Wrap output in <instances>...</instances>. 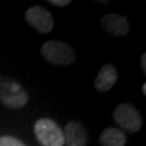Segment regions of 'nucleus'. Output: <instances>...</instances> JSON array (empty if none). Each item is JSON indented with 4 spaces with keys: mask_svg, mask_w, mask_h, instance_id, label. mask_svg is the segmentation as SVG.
<instances>
[{
    "mask_svg": "<svg viewBox=\"0 0 146 146\" xmlns=\"http://www.w3.org/2000/svg\"><path fill=\"white\" fill-rule=\"evenodd\" d=\"M29 100L28 93L20 84L7 76H0V102L13 110L24 107Z\"/></svg>",
    "mask_w": 146,
    "mask_h": 146,
    "instance_id": "obj_1",
    "label": "nucleus"
},
{
    "mask_svg": "<svg viewBox=\"0 0 146 146\" xmlns=\"http://www.w3.org/2000/svg\"><path fill=\"white\" fill-rule=\"evenodd\" d=\"M41 54L48 62L60 66L72 65L77 58L76 51L72 46L58 40H50L43 43Z\"/></svg>",
    "mask_w": 146,
    "mask_h": 146,
    "instance_id": "obj_2",
    "label": "nucleus"
},
{
    "mask_svg": "<svg viewBox=\"0 0 146 146\" xmlns=\"http://www.w3.org/2000/svg\"><path fill=\"white\" fill-rule=\"evenodd\" d=\"M36 139L42 146H64V132L61 127L50 118H41L34 125Z\"/></svg>",
    "mask_w": 146,
    "mask_h": 146,
    "instance_id": "obj_3",
    "label": "nucleus"
},
{
    "mask_svg": "<svg viewBox=\"0 0 146 146\" xmlns=\"http://www.w3.org/2000/svg\"><path fill=\"white\" fill-rule=\"evenodd\" d=\"M114 120L122 129L134 133L141 129L143 120L140 111L129 103H121L114 110Z\"/></svg>",
    "mask_w": 146,
    "mask_h": 146,
    "instance_id": "obj_4",
    "label": "nucleus"
},
{
    "mask_svg": "<svg viewBox=\"0 0 146 146\" xmlns=\"http://www.w3.org/2000/svg\"><path fill=\"white\" fill-rule=\"evenodd\" d=\"M25 20L40 34H49L54 27L52 14L40 5L31 7L25 13Z\"/></svg>",
    "mask_w": 146,
    "mask_h": 146,
    "instance_id": "obj_5",
    "label": "nucleus"
},
{
    "mask_svg": "<svg viewBox=\"0 0 146 146\" xmlns=\"http://www.w3.org/2000/svg\"><path fill=\"white\" fill-rule=\"evenodd\" d=\"M101 26L110 35L114 36H125L130 31V24L125 16L117 13H107L101 19Z\"/></svg>",
    "mask_w": 146,
    "mask_h": 146,
    "instance_id": "obj_6",
    "label": "nucleus"
},
{
    "mask_svg": "<svg viewBox=\"0 0 146 146\" xmlns=\"http://www.w3.org/2000/svg\"><path fill=\"white\" fill-rule=\"evenodd\" d=\"M64 140L66 146H87L88 134L79 121L68 122L64 129Z\"/></svg>",
    "mask_w": 146,
    "mask_h": 146,
    "instance_id": "obj_7",
    "label": "nucleus"
},
{
    "mask_svg": "<svg viewBox=\"0 0 146 146\" xmlns=\"http://www.w3.org/2000/svg\"><path fill=\"white\" fill-rule=\"evenodd\" d=\"M118 80V72L113 64H105L99 70L94 80V87L99 92H107Z\"/></svg>",
    "mask_w": 146,
    "mask_h": 146,
    "instance_id": "obj_8",
    "label": "nucleus"
},
{
    "mask_svg": "<svg viewBox=\"0 0 146 146\" xmlns=\"http://www.w3.org/2000/svg\"><path fill=\"white\" fill-rule=\"evenodd\" d=\"M127 135L125 132L117 128H106L100 136V144L102 146H125Z\"/></svg>",
    "mask_w": 146,
    "mask_h": 146,
    "instance_id": "obj_9",
    "label": "nucleus"
},
{
    "mask_svg": "<svg viewBox=\"0 0 146 146\" xmlns=\"http://www.w3.org/2000/svg\"><path fill=\"white\" fill-rule=\"evenodd\" d=\"M0 146H26V144L14 136L3 135L0 136Z\"/></svg>",
    "mask_w": 146,
    "mask_h": 146,
    "instance_id": "obj_10",
    "label": "nucleus"
},
{
    "mask_svg": "<svg viewBox=\"0 0 146 146\" xmlns=\"http://www.w3.org/2000/svg\"><path fill=\"white\" fill-rule=\"evenodd\" d=\"M70 2H72L70 0H49V1H48V3H50V5H55V7H60V8L66 7V5H68Z\"/></svg>",
    "mask_w": 146,
    "mask_h": 146,
    "instance_id": "obj_11",
    "label": "nucleus"
},
{
    "mask_svg": "<svg viewBox=\"0 0 146 146\" xmlns=\"http://www.w3.org/2000/svg\"><path fill=\"white\" fill-rule=\"evenodd\" d=\"M141 66L143 73L146 74V54H143L141 58Z\"/></svg>",
    "mask_w": 146,
    "mask_h": 146,
    "instance_id": "obj_12",
    "label": "nucleus"
},
{
    "mask_svg": "<svg viewBox=\"0 0 146 146\" xmlns=\"http://www.w3.org/2000/svg\"><path fill=\"white\" fill-rule=\"evenodd\" d=\"M142 90H143V95H146V84H143V87H142Z\"/></svg>",
    "mask_w": 146,
    "mask_h": 146,
    "instance_id": "obj_13",
    "label": "nucleus"
},
{
    "mask_svg": "<svg viewBox=\"0 0 146 146\" xmlns=\"http://www.w3.org/2000/svg\"><path fill=\"white\" fill-rule=\"evenodd\" d=\"M100 3H108V0L107 1H99Z\"/></svg>",
    "mask_w": 146,
    "mask_h": 146,
    "instance_id": "obj_14",
    "label": "nucleus"
}]
</instances>
